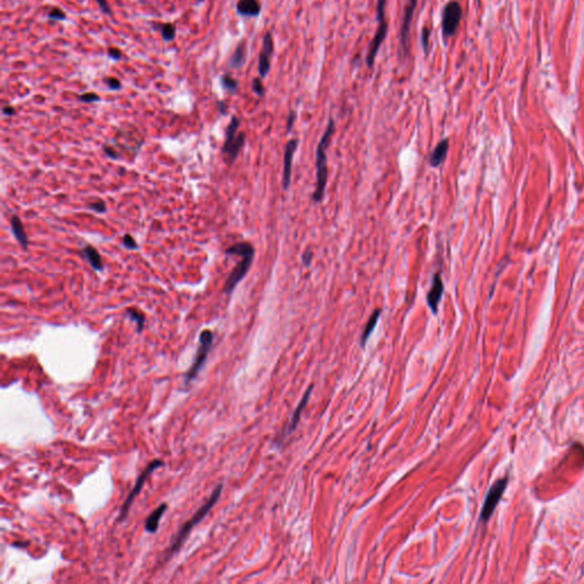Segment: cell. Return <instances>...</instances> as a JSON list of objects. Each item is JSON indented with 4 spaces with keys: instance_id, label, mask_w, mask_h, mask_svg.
<instances>
[{
    "instance_id": "6da1fadb",
    "label": "cell",
    "mask_w": 584,
    "mask_h": 584,
    "mask_svg": "<svg viewBox=\"0 0 584 584\" xmlns=\"http://www.w3.org/2000/svg\"><path fill=\"white\" fill-rule=\"evenodd\" d=\"M335 124L334 120L331 118L327 126L324 134L321 137L318 144L315 154V164H316V185L315 191L313 193V200L315 202H322L325 194V188L328 184V157L327 150L331 143V138L334 134Z\"/></svg>"
},
{
    "instance_id": "7a4b0ae2",
    "label": "cell",
    "mask_w": 584,
    "mask_h": 584,
    "mask_svg": "<svg viewBox=\"0 0 584 584\" xmlns=\"http://www.w3.org/2000/svg\"><path fill=\"white\" fill-rule=\"evenodd\" d=\"M226 254L242 257V260L234 267V270L232 271V273L226 280L225 285H224V292L226 295H231L234 291L235 286L245 279V276L249 272L255 257V248L248 242H240L228 248Z\"/></svg>"
},
{
    "instance_id": "3957f363",
    "label": "cell",
    "mask_w": 584,
    "mask_h": 584,
    "mask_svg": "<svg viewBox=\"0 0 584 584\" xmlns=\"http://www.w3.org/2000/svg\"><path fill=\"white\" fill-rule=\"evenodd\" d=\"M223 491V485L219 484L217 485V488L213 490V492L211 493L210 498L207 501L206 503H204L202 507L199 509L196 514H194L193 517L187 520L186 523H185L183 526L179 528L178 533L176 534V537L174 538L172 544H170L169 550H168V556H172L175 552H177L181 547L184 544L185 540L187 539L188 534L191 533V530L197 526L199 523H201V520L206 517V516L210 513V510L213 508V505L216 504V502L219 499V496H221V493Z\"/></svg>"
},
{
    "instance_id": "277c9868",
    "label": "cell",
    "mask_w": 584,
    "mask_h": 584,
    "mask_svg": "<svg viewBox=\"0 0 584 584\" xmlns=\"http://www.w3.org/2000/svg\"><path fill=\"white\" fill-rule=\"evenodd\" d=\"M386 5L387 0H378L377 3V19L379 22V26L372 41L369 45V51L367 55V64L369 67H372L376 61V57L378 55V52L380 50L382 42L387 37L388 33V22L386 19Z\"/></svg>"
},
{
    "instance_id": "5b68a950",
    "label": "cell",
    "mask_w": 584,
    "mask_h": 584,
    "mask_svg": "<svg viewBox=\"0 0 584 584\" xmlns=\"http://www.w3.org/2000/svg\"><path fill=\"white\" fill-rule=\"evenodd\" d=\"M238 126H240V120H238L236 116H233L230 125H228V127L226 129V139L223 148V152L227 155V158L231 162H233L236 159L246 142L245 133H240L238 135H236Z\"/></svg>"
},
{
    "instance_id": "8992f818",
    "label": "cell",
    "mask_w": 584,
    "mask_h": 584,
    "mask_svg": "<svg viewBox=\"0 0 584 584\" xmlns=\"http://www.w3.org/2000/svg\"><path fill=\"white\" fill-rule=\"evenodd\" d=\"M212 342H213V333L210 330H203L200 334V346H199L198 349L196 361H194L192 367L189 368L187 373L185 374V383L186 384L191 382L193 379L198 376L199 372H200V370L204 365V362L207 361L208 354L210 352L212 346Z\"/></svg>"
},
{
    "instance_id": "52a82bcc",
    "label": "cell",
    "mask_w": 584,
    "mask_h": 584,
    "mask_svg": "<svg viewBox=\"0 0 584 584\" xmlns=\"http://www.w3.org/2000/svg\"><path fill=\"white\" fill-rule=\"evenodd\" d=\"M162 466H163V461H162V460H153L152 462H150V464H149L148 466H146L145 470L143 471L142 474H140V475L138 476L137 481H136L134 489L131 490V492L128 494L127 499H126L125 503L123 504V507H121L120 515H119V517H118L119 522H123V520H125V518L128 516V513H129V509H130V507H131V504H133V502H134V500H135L136 496H137V495L140 493V491H142L143 486H144V484L146 483V480H148L150 475L152 474L154 470L161 468Z\"/></svg>"
},
{
    "instance_id": "ba28073f",
    "label": "cell",
    "mask_w": 584,
    "mask_h": 584,
    "mask_svg": "<svg viewBox=\"0 0 584 584\" xmlns=\"http://www.w3.org/2000/svg\"><path fill=\"white\" fill-rule=\"evenodd\" d=\"M461 18L462 8L459 3L453 0L445 5L442 14V32L445 40L454 36L461 23Z\"/></svg>"
},
{
    "instance_id": "9c48e42d",
    "label": "cell",
    "mask_w": 584,
    "mask_h": 584,
    "mask_svg": "<svg viewBox=\"0 0 584 584\" xmlns=\"http://www.w3.org/2000/svg\"><path fill=\"white\" fill-rule=\"evenodd\" d=\"M507 484H508V478L507 477H504V478L499 479L492 486V488L490 489L489 493H488V495H486L485 501H484L483 509H481V513H480V520L483 523L488 522V520L491 518V516L493 515L496 505L499 504L505 489H507Z\"/></svg>"
},
{
    "instance_id": "30bf717a",
    "label": "cell",
    "mask_w": 584,
    "mask_h": 584,
    "mask_svg": "<svg viewBox=\"0 0 584 584\" xmlns=\"http://www.w3.org/2000/svg\"><path fill=\"white\" fill-rule=\"evenodd\" d=\"M418 0H406V6L404 9L403 15V23L401 29V48L404 53V55H408L410 52V31H411V23L413 18V14L417 8Z\"/></svg>"
},
{
    "instance_id": "8fae6325",
    "label": "cell",
    "mask_w": 584,
    "mask_h": 584,
    "mask_svg": "<svg viewBox=\"0 0 584 584\" xmlns=\"http://www.w3.org/2000/svg\"><path fill=\"white\" fill-rule=\"evenodd\" d=\"M274 52L273 37L271 32H267L262 39V50L259 54V65H258V72L260 78H265L271 69V58Z\"/></svg>"
},
{
    "instance_id": "7c38bea8",
    "label": "cell",
    "mask_w": 584,
    "mask_h": 584,
    "mask_svg": "<svg viewBox=\"0 0 584 584\" xmlns=\"http://www.w3.org/2000/svg\"><path fill=\"white\" fill-rule=\"evenodd\" d=\"M443 294H444V283L441 277V273H436L432 279V284L430 290L427 294V305L430 308L431 313L436 315L438 311V305H440Z\"/></svg>"
},
{
    "instance_id": "4fadbf2b",
    "label": "cell",
    "mask_w": 584,
    "mask_h": 584,
    "mask_svg": "<svg viewBox=\"0 0 584 584\" xmlns=\"http://www.w3.org/2000/svg\"><path fill=\"white\" fill-rule=\"evenodd\" d=\"M297 148H298V139H291L285 145L284 151V161H283V188L288 189L291 183V172H292V160Z\"/></svg>"
},
{
    "instance_id": "5bb4252c",
    "label": "cell",
    "mask_w": 584,
    "mask_h": 584,
    "mask_svg": "<svg viewBox=\"0 0 584 584\" xmlns=\"http://www.w3.org/2000/svg\"><path fill=\"white\" fill-rule=\"evenodd\" d=\"M311 389H313V386H309V388L307 389V392L303 397V400L300 401L298 407L296 408V411L294 413V416H292V419L290 420V422L288 423V426L284 428L283 430V434H282L280 441H283L286 436H289L291 432H294L297 429V426H298L299 420H300V416H301V412H303V408L306 406V404H307L308 400H309V396H310V392Z\"/></svg>"
},
{
    "instance_id": "9a60e30c",
    "label": "cell",
    "mask_w": 584,
    "mask_h": 584,
    "mask_svg": "<svg viewBox=\"0 0 584 584\" xmlns=\"http://www.w3.org/2000/svg\"><path fill=\"white\" fill-rule=\"evenodd\" d=\"M236 12L243 17H257L261 12V5L258 0H238Z\"/></svg>"
},
{
    "instance_id": "2e32d148",
    "label": "cell",
    "mask_w": 584,
    "mask_h": 584,
    "mask_svg": "<svg viewBox=\"0 0 584 584\" xmlns=\"http://www.w3.org/2000/svg\"><path fill=\"white\" fill-rule=\"evenodd\" d=\"M449 148H450V143H449V139L447 138L442 139L441 142L436 145V148L434 149V151H432L430 157H429V163H430L431 167L438 168L443 162H444V160L446 159L447 152H449Z\"/></svg>"
},
{
    "instance_id": "e0dca14e",
    "label": "cell",
    "mask_w": 584,
    "mask_h": 584,
    "mask_svg": "<svg viewBox=\"0 0 584 584\" xmlns=\"http://www.w3.org/2000/svg\"><path fill=\"white\" fill-rule=\"evenodd\" d=\"M168 505L167 503H162L160 504L159 507L155 509L152 514H151L148 519H146V523H145V530L148 533H155L158 530L159 527V523H160V519H161L162 516L164 515L165 510H167Z\"/></svg>"
},
{
    "instance_id": "ac0fdd59",
    "label": "cell",
    "mask_w": 584,
    "mask_h": 584,
    "mask_svg": "<svg viewBox=\"0 0 584 584\" xmlns=\"http://www.w3.org/2000/svg\"><path fill=\"white\" fill-rule=\"evenodd\" d=\"M247 61V46L246 42L242 41L238 43V46L235 48L234 53L231 56L230 61H228V65L233 69H241L245 65Z\"/></svg>"
},
{
    "instance_id": "d6986e66",
    "label": "cell",
    "mask_w": 584,
    "mask_h": 584,
    "mask_svg": "<svg viewBox=\"0 0 584 584\" xmlns=\"http://www.w3.org/2000/svg\"><path fill=\"white\" fill-rule=\"evenodd\" d=\"M11 227H12V232L14 236H15L16 241L21 245L23 248H27L28 247V236L26 234V232H24V228L22 225V222L21 219H19L17 216L13 215L11 218Z\"/></svg>"
},
{
    "instance_id": "ffe728a7",
    "label": "cell",
    "mask_w": 584,
    "mask_h": 584,
    "mask_svg": "<svg viewBox=\"0 0 584 584\" xmlns=\"http://www.w3.org/2000/svg\"><path fill=\"white\" fill-rule=\"evenodd\" d=\"M380 314H381V309L380 308H377L376 310L373 311L370 316V319L368 321L367 325H365V328L363 330V333H362V337H361V345L363 347H365V345H367L368 340L370 338V335L372 334L373 330L376 329L377 327V323L379 321V318H380Z\"/></svg>"
},
{
    "instance_id": "44dd1931",
    "label": "cell",
    "mask_w": 584,
    "mask_h": 584,
    "mask_svg": "<svg viewBox=\"0 0 584 584\" xmlns=\"http://www.w3.org/2000/svg\"><path fill=\"white\" fill-rule=\"evenodd\" d=\"M82 251H84V255L87 258V260L89 261V264L92 269H94L95 271H103V269H104L103 260H102L101 255L99 254V251H97L94 247L86 246Z\"/></svg>"
},
{
    "instance_id": "7402d4cb",
    "label": "cell",
    "mask_w": 584,
    "mask_h": 584,
    "mask_svg": "<svg viewBox=\"0 0 584 584\" xmlns=\"http://www.w3.org/2000/svg\"><path fill=\"white\" fill-rule=\"evenodd\" d=\"M221 84L224 89L230 92H234L237 89V81L228 73L221 77Z\"/></svg>"
},
{
    "instance_id": "603a6c76",
    "label": "cell",
    "mask_w": 584,
    "mask_h": 584,
    "mask_svg": "<svg viewBox=\"0 0 584 584\" xmlns=\"http://www.w3.org/2000/svg\"><path fill=\"white\" fill-rule=\"evenodd\" d=\"M127 314L129 316V319L131 321H134V322H136V324H137L138 332H140V331H142L144 328L145 316L142 313H139V311L135 308H128Z\"/></svg>"
},
{
    "instance_id": "cb8c5ba5",
    "label": "cell",
    "mask_w": 584,
    "mask_h": 584,
    "mask_svg": "<svg viewBox=\"0 0 584 584\" xmlns=\"http://www.w3.org/2000/svg\"><path fill=\"white\" fill-rule=\"evenodd\" d=\"M161 35L164 41H172L176 36V28L173 23H165L161 27Z\"/></svg>"
},
{
    "instance_id": "d4e9b609",
    "label": "cell",
    "mask_w": 584,
    "mask_h": 584,
    "mask_svg": "<svg viewBox=\"0 0 584 584\" xmlns=\"http://www.w3.org/2000/svg\"><path fill=\"white\" fill-rule=\"evenodd\" d=\"M429 37H430V29L425 27L421 31V43L426 54L428 53V47H429Z\"/></svg>"
},
{
    "instance_id": "484cf974",
    "label": "cell",
    "mask_w": 584,
    "mask_h": 584,
    "mask_svg": "<svg viewBox=\"0 0 584 584\" xmlns=\"http://www.w3.org/2000/svg\"><path fill=\"white\" fill-rule=\"evenodd\" d=\"M104 82L111 90H120L121 88H123V85H121L120 80L116 79V78H113V77L105 78Z\"/></svg>"
},
{
    "instance_id": "4316f807",
    "label": "cell",
    "mask_w": 584,
    "mask_h": 584,
    "mask_svg": "<svg viewBox=\"0 0 584 584\" xmlns=\"http://www.w3.org/2000/svg\"><path fill=\"white\" fill-rule=\"evenodd\" d=\"M65 17V13L61 11L60 8H53L50 14H48V18L55 19V21H64Z\"/></svg>"
},
{
    "instance_id": "83f0119b",
    "label": "cell",
    "mask_w": 584,
    "mask_h": 584,
    "mask_svg": "<svg viewBox=\"0 0 584 584\" xmlns=\"http://www.w3.org/2000/svg\"><path fill=\"white\" fill-rule=\"evenodd\" d=\"M100 100V96L95 92H86V94L79 96V101L84 102V103H94V102H99Z\"/></svg>"
},
{
    "instance_id": "f1b7e54d",
    "label": "cell",
    "mask_w": 584,
    "mask_h": 584,
    "mask_svg": "<svg viewBox=\"0 0 584 584\" xmlns=\"http://www.w3.org/2000/svg\"><path fill=\"white\" fill-rule=\"evenodd\" d=\"M252 90H254L256 94L260 97H262L265 94L264 85H262L261 80L258 79V78H255L254 81H252Z\"/></svg>"
},
{
    "instance_id": "f546056e",
    "label": "cell",
    "mask_w": 584,
    "mask_h": 584,
    "mask_svg": "<svg viewBox=\"0 0 584 584\" xmlns=\"http://www.w3.org/2000/svg\"><path fill=\"white\" fill-rule=\"evenodd\" d=\"M123 243H124V246H125L126 248H127L128 250H136V249H137V248H138L137 243H136V241L134 240V237L131 236V235H129V234H126V235L124 236Z\"/></svg>"
},
{
    "instance_id": "4dcf8cb0",
    "label": "cell",
    "mask_w": 584,
    "mask_h": 584,
    "mask_svg": "<svg viewBox=\"0 0 584 584\" xmlns=\"http://www.w3.org/2000/svg\"><path fill=\"white\" fill-rule=\"evenodd\" d=\"M90 208L99 213H104L106 211V204L103 200H101V199L100 200H96L95 202H91Z\"/></svg>"
},
{
    "instance_id": "1f68e13d",
    "label": "cell",
    "mask_w": 584,
    "mask_h": 584,
    "mask_svg": "<svg viewBox=\"0 0 584 584\" xmlns=\"http://www.w3.org/2000/svg\"><path fill=\"white\" fill-rule=\"evenodd\" d=\"M96 3L99 4V6H100L102 12L106 14V15H112V11L110 8V5L108 2H106V0H96Z\"/></svg>"
},
{
    "instance_id": "d6a6232c",
    "label": "cell",
    "mask_w": 584,
    "mask_h": 584,
    "mask_svg": "<svg viewBox=\"0 0 584 584\" xmlns=\"http://www.w3.org/2000/svg\"><path fill=\"white\" fill-rule=\"evenodd\" d=\"M313 257H314L313 252L309 251V250H306V251L304 252V254H303V264H304L306 267H308V266L311 264V260H313Z\"/></svg>"
},
{
    "instance_id": "836d02e7",
    "label": "cell",
    "mask_w": 584,
    "mask_h": 584,
    "mask_svg": "<svg viewBox=\"0 0 584 584\" xmlns=\"http://www.w3.org/2000/svg\"><path fill=\"white\" fill-rule=\"evenodd\" d=\"M108 55L110 58H112V60L118 61L121 58V52L118 50V48L111 47V48H109V51H108Z\"/></svg>"
},
{
    "instance_id": "e575fe53",
    "label": "cell",
    "mask_w": 584,
    "mask_h": 584,
    "mask_svg": "<svg viewBox=\"0 0 584 584\" xmlns=\"http://www.w3.org/2000/svg\"><path fill=\"white\" fill-rule=\"evenodd\" d=\"M296 118H297L296 113H295L294 111H291L290 114H289V118H288V130H290V129L292 128V126H294V123H295Z\"/></svg>"
},
{
    "instance_id": "d590c367",
    "label": "cell",
    "mask_w": 584,
    "mask_h": 584,
    "mask_svg": "<svg viewBox=\"0 0 584 584\" xmlns=\"http://www.w3.org/2000/svg\"><path fill=\"white\" fill-rule=\"evenodd\" d=\"M3 113H4L5 115H14V114H15V110H14L13 106L7 105V106H4Z\"/></svg>"
},
{
    "instance_id": "8d00e7d4",
    "label": "cell",
    "mask_w": 584,
    "mask_h": 584,
    "mask_svg": "<svg viewBox=\"0 0 584 584\" xmlns=\"http://www.w3.org/2000/svg\"><path fill=\"white\" fill-rule=\"evenodd\" d=\"M104 151H105V153L108 154L110 158H112V159H116V158H118V154H116V153L114 152V150L112 149V148H106V146H104Z\"/></svg>"
},
{
    "instance_id": "74e56055",
    "label": "cell",
    "mask_w": 584,
    "mask_h": 584,
    "mask_svg": "<svg viewBox=\"0 0 584 584\" xmlns=\"http://www.w3.org/2000/svg\"><path fill=\"white\" fill-rule=\"evenodd\" d=\"M218 108H219V112H221L222 114H226V104L225 102H218Z\"/></svg>"
},
{
    "instance_id": "f35d334b",
    "label": "cell",
    "mask_w": 584,
    "mask_h": 584,
    "mask_svg": "<svg viewBox=\"0 0 584 584\" xmlns=\"http://www.w3.org/2000/svg\"><path fill=\"white\" fill-rule=\"evenodd\" d=\"M198 2H199V3H201V2H203V0H198Z\"/></svg>"
}]
</instances>
